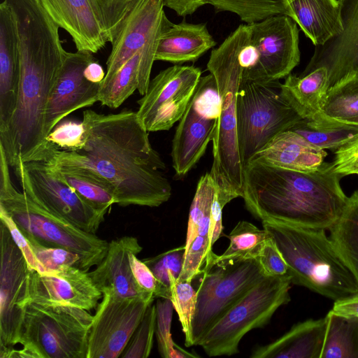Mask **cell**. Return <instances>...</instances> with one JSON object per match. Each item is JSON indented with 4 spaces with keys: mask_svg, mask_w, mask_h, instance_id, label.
<instances>
[{
    "mask_svg": "<svg viewBox=\"0 0 358 358\" xmlns=\"http://www.w3.org/2000/svg\"><path fill=\"white\" fill-rule=\"evenodd\" d=\"M20 79L16 21L12 9L3 0L0 4V134L7 130L15 113Z\"/></svg>",
    "mask_w": 358,
    "mask_h": 358,
    "instance_id": "19",
    "label": "cell"
},
{
    "mask_svg": "<svg viewBox=\"0 0 358 358\" xmlns=\"http://www.w3.org/2000/svg\"><path fill=\"white\" fill-rule=\"evenodd\" d=\"M163 0H136L122 21L106 62L103 85L135 54L141 52L138 91L144 95L160 36L169 21Z\"/></svg>",
    "mask_w": 358,
    "mask_h": 358,
    "instance_id": "10",
    "label": "cell"
},
{
    "mask_svg": "<svg viewBox=\"0 0 358 358\" xmlns=\"http://www.w3.org/2000/svg\"><path fill=\"white\" fill-rule=\"evenodd\" d=\"M90 329L87 358L120 357L154 296L122 298L103 292Z\"/></svg>",
    "mask_w": 358,
    "mask_h": 358,
    "instance_id": "13",
    "label": "cell"
},
{
    "mask_svg": "<svg viewBox=\"0 0 358 358\" xmlns=\"http://www.w3.org/2000/svg\"><path fill=\"white\" fill-rule=\"evenodd\" d=\"M329 231L331 239L358 282V191L348 197L341 215Z\"/></svg>",
    "mask_w": 358,
    "mask_h": 358,
    "instance_id": "30",
    "label": "cell"
},
{
    "mask_svg": "<svg viewBox=\"0 0 358 358\" xmlns=\"http://www.w3.org/2000/svg\"><path fill=\"white\" fill-rule=\"evenodd\" d=\"M328 90V71L323 66L303 76L290 73L282 83V93L287 100L299 115L307 120L320 118Z\"/></svg>",
    "mask_w": 358,
    "mask_h": 358,
    "instance_id": "27",
    "label": "cell"
},
{
    "mask_svg": "<svg viewBox=\"0 0 358 358\" xmlns=\"http://www.w3.org/2000/svg\"><path fill=\"white\" fill-rule=\"evenodd\" d=\"M105 76L103 67L95 59L89 63L84 71L85 78L93 83L101 84Z\"/></svg>",
    "mask_w": 358,
    "mask_h": 358,
    "instance_id": "51",
    "label": "cell"
},
{
    "mask_svg": "<svg viewBox=\"0 0 358 358\" xmlns=\"http://www.w3.org/2000/svg\"><path fill=\"white\" fill-rule=\"evenodd\" d=\"M141 56V52L135 54L108 82L101 85L99 101L101 105L117 108L138 90Z\"/></svg>",
    "mask_w": 358,
    "mask_h": 358,
    "instance_id": "34",
    "label": "cell"
},
{
    "mask_svg": "<svg viewBox=\"0 0 358 358\" xmlns=\"http://www.w3.org/2000/svg\"><path fill=\"white\" fill-rule=\"evenodd\" d=\"M331 310L338 315L358 318V292L335 301Z\"/></svg>",
    "mask_w": 358,
    "mask_h": 358,
    "instance_id": "50",
    "label": "cell"
},
{
    "mask_svg": "<svg viewBox=\"0 0 358 358\" xmlns=\"http://www.w3.org/2000/svg\"><path fill=\"white\" fill-rule=\"evenodd\" d=\"M85 142L77 151L60 150L47 141L37 160L50 167L89 168L113 187L115 204L158 207L171 196L162 171L166 165L152 147L136 111L83 112Z\"/></svg>",
    "mask_w": 358,
    "mask_h": 358,
    "instance_id": "1",
    "label": "cell"
},
{
    "mask_svg": "<svg viewBox=\"0 0 358 358\" xmlns=\"http://www.w3.org/2000/svg\"><path fill=\"white\" fill-rule=\"evenodd\" d=\"M217 120L199 113L190 101L172 141L171 155L178 176L186 175L205 154L213 141Z\"/></svg>",
    "mask_w": 358,
    "mask_h": 358,
    "instance_id": "22",
    "label": "cell"
},
{
    "mask_svg": "<svg viewBox=\"0 0 358 358\" xmlns=\"http://www.w3.org/2000/svg\"><path fill=\"white\" fill-rule=\"evenodd\" d=\"M224 207V206L220 202L217 197L216 189L210 216L209 237L211 248L222 234V209Z\"/></svg>",
    "mask_w": 358,
    "mask_h": 358,
    "instance_id": "48",
    "label": "cell"
},
{
    "mask_svg": "<svg viewBox=\"0 0 358 358\" xmlns=\"http://www.w3.org/2000/svg\"><path fill=\"white\" fill-rule=\"evenodd\" d=\"M14 169L22 192L36 204L85 231H98L106 213L81 197L45 162L20 161Z\"/></svg>",
    "mask_w": 358,
    "mask_h": 358,
    "instance_id": "11",
    "label": "cell"
},
{
    "mask_svg": "<svg viewBox=\"0 0 358 358\" xmlns=\"http://www.w3.org/2000/svg\"><path fill=\"white\" fill-rule=\"evenodd\" d=\"M215 45L206 24L169 21L160 36L155 60L176 64L194 62Z\"/></svg>",
    "mask_w": 358,
    "mask_h": 358,
    "instance_id": "24",
    "label": "cell"
},
{
    "mask_svg": "<svg viewBox=\"0 0 358 358\" xmlns=\"http://www.w3.org/2000/svg\"><path fill=\"white\" fill-rule=\"evenodd\" d=\"M185 246H180L155 257L143 259V261L150 268L157 280L166 289L170 290L169 275L178 279L182 272Z\"/></svg>",
    "mask_w": 358,
    "mask_h": 358,
    "instance_id": "40",
    "label": "cell"
},
{
    "mask_svg": "<svg viewBox=\"0 0 358 358\" xmlns=\"http://www.w3.org/2000/svg\"><path fill=\"white\" fill-rule=\"evenodd\" d=\"M320 358H358V318L330 310Z\"/></svg>",
    "mask_w": 358,
    "mask_h": 358,
    "instance_id": "31",
    "label": "cell"
},
{
    "mask_svg": "<svg viewBox=\"0 0 358 358\" xmlns=\"http://www.w3.org/2000/svg\"><path fill=\"white\" fill-rule=\"evenodd\" d=\"M9 164L0 148V208L15 222L28 240L78 254L81 268L88 271L106 255L109 242L56 217L36 204L13 185Z\"/></svg>",
    "mask_w": 358,
    "mask_h": 358,
    "instance_id": "5",
    "label": "cell"
},
{
    "mask_svg": "<svg viewBox=\"0 0 358 358\" xmlns=\"http://www.w3.org/2000/svg\"><path fill=\"white\" fill-rule=\"evenodd\" d=\"M216 189V184L210 173H205L199 178L189 209L185 249L196 236L201 221L210 215Z\"/></svg>",
    "mask_w": 358,
    "mask_h": 358,
    "instance_id": "37",
    "label": "cell"
},
{
    "mask_svg": "<svg viewBox=\"0 0 358 358\" xmlns=\"http://www.w3.org/2000/svg\"><path fill=\"white\" fill-rule=\"evenodd\" d=\"M163 2L164 6L182 17L191 15L200 7L208 4V0H163Z\"/></svg>",
    "mask_w": 358,
    "mask_h": 358,
    "instance_id": "49",
    "label": "cell"
},
{
    "mask_svg": "<svg viewBox=\"0 0 358 358\" xmlns=\"http://www.w3.org/2000/svg\"><path fill=\"white\" fill-rule=\"evenodd\" d=\"M0 358H8L20 343L29 268L26 259L1 221Z\"/></svg>",
    "mask_w": 358,
    "mask_h": 358,
    "instance_id": "15",
    "label": "cell"
},
{
    "mask_svg": "<svg viewBox=\"0 0 358 358\" xmlns=\"http://www.w3.org/2000/svg\"><path fill=\"white\" fill-rule=\"evenodd\" d=\"M289 130L323 150H336L358 138V124L319 118L302 120Z\"/></svg>",
    "mask_w": 358,
    "mask_h": 358,
    "instance_id": "29",
    "label": "cell"
},
{
    "mask_svg": "<svg viewBox=\"0 0 358 358\" xmlns=\"http://www.w3.org/2000/svg\"><path fill=\"white\" fill-rule=\"evenodd\" d=\"M325 316L293 326L272 343L254 349L251 358H320L325 338Z\"/></svg>",
    "mask_w": 358,
    "mask_h": 358,
    "instance_id": "25",
    "label": "cell"
},
{
    "mask_svg": "<svg viewBox=\"0 0 358 358\" xmlns=\"http://www.w3.org/2000/svg\"><path fill=\"white\" fill-rule=\"evenodd\" d=\"M335 171L341 176L358 174V138L336 150Z\"/></svg>",
    "mask_w": 358,
    "mask_h": 358,
    "instance_id": "47",
    "label": "cell"
},
{
    "mask_svg": "<svg viewBox=\"0 0 358 358\" xmlns=\"http://www.w3.org/2000/svg\"><path fill=\"white\" fill-rule=\"evenodd\" d=\"M237 136L244 168L276 135L303 120L279 80L242 79L236 94Z\"/></svg>",
    "mask_w": 358,
    "mask_h": 358,
    "instance_id": "7",
    "label": "cell"
},
{
    "mask_svg": "<svg viewBox=\"0 0 358 358\" xmlns=\"http://www.w3.org/2000/svg\"><path fill=\"white\" fill-rule=\"evenodd\" d=\"M194 66L175 64L150 80L138 101L137 115L148 131H166L185 113L201 77Z\"/></svg>",
    "mask_w": 358,
    "mask_h": 358,
    "instance_id": "12",
    "label": "cell"
},
{
    "mask_svg": "<svg viewBox=\"0 0 358 358\" xmlns=\"http://www.w3.org/2000/svg\"><path fill=\"white\" fill-rule=\"evenodd\" d=\"M292 1L208 0V2L217 10L235 13L242 21L252 24L273 15H287V6Z\"/></svg>",
    "mask_w": 358,
    "mask_h": 358,
    "instance_id": "35",
    "label": "cell"
},
{
    "mask_svg": "<svg viewBox=\"0 0 358 358\" xmlns=\"http://www.w3.org/2000/svg\"><path fill=\"white\" fill-rule=\"evenodd\" d=\"M86 138L82 122L66 120L59 122L47 136L46 141L60 150L77 151L83 148Z\"/></svg>",
    "mask_w": 358,
    "mask_h": 358,
    "instance_id": "42",
    "label": "cell"
},
{
    "mask_svg": "<svg viewBox=\"0 0 358 358\" xmlns=\"http://www.w3.org/2000/svg\"><path fill=\"white\" fill-rule=\"evenodd\" d=\"M248 24L257 65L242 79L271 80L287 77L300 62L297 24L287 15H277Z\"/></svg>",
    "mask_w": 358,
    "mask_h": 358,
    "instance_id": "14",
    "label": "cell"
},
{
    "mask_svg": "<svg viewBox=\"0 0 358 358\" xmlns=\"http://www.w3.org/2000/svg\"><path fill=\"white\" fill-rule=\"evenodd\" d=\"M170 300L173 308L177 312L182 330L185 334V345L192 346V322L196 306V290L192 285L191 281L178 280L169 274Z\"/></svg>",
    "mask_w": 358,
    "mask_h": 358,
    "instance_id": "36",
    "label": "cell"
},
{
    "mask_svg": "<svg viewBox=\"0 0 358 358\" xmlns=\"http://www.w3.org/2000/svg\"><path fill=\"white\" fill-rule=\"evenodd\" d=\"M28 241L45 272L70 266L81 268V258L78 254L64 248L45 246L35 241Z\"/></svg>",
    "mask_w": 358,
    "mask_h": 358,
    "instance_id": "41",
    "label": "cell"
},
{
    "mask_svg": "<svg viewBox=\"0 0 358 358\" xmlns=\"http://www.w3.org/2000/svg\"><path fill=\"white\" fill-rule=\"evenodd\" d=\"M341 177L333 162H324L311 172L250 162L244 168L242 198L248 211L261 221L329 229L348 199L340 184Z\"/></svg>",
    "mask_w": 358,
    "mask_h": 358,
    "instance_id": "2",
    "label": "cell"
},
{
    "mask_svg": "<svg viewBox=\"0 0 358 358\" xmlns=\"http://www.w3.org/2000/svg\"><path fill=\"white\" fill-rule=\"evenodd\" d=\"M356 117H358V76L329 88L320 115V118L340 122H347Z\"/></svg>",
    "mask_w": 358,
    "mask_h": 358,
    "instance_id": "33",
    "label": "cell"
},
{
    "mask_svg": "<svg viewBox=\"0 0 358 358\" xmlns=\"http://www.w3.org/2000/svg\"><path fill=\"white\" fill-rule=\"evenodd\" d=\"M257 259L266 275H282L287 273V263L270 236Z\"/></svg>",
    "mask_w": 358,
    "mask_h": 358,
    "instance_id": "46",
    "label": "cell"
},
{
    "mask_svg": "<svg viewBox=\"0 0 358 358\" xmlns=\"http://www.w3.org/2000/svg\"><path fill=\"white\" fill-rule=\"evenodd\" d=\"M94 59L90 52H67L46 110L47 136L66 116L99 101L101 84L93 83L84 76L85 69Z\"/></svg>",
    "mask_w": 358,
    "mask_h": 358,
    "instance_id": "17",
    "label": "cell"
},
{
    "mask_svg": "<svg viewBox=\"0 0 358 358\" xmlns=\"http://www.w3.org/2000/svg\"><path fill=\"white\" fill-rule=\"evenodd\" d=\"M156 329V306L147 308L138 327L121 355L123 358H147L150 356Z\"/></svg>",
    "mask_w": 358,
    "mask_h": 358,
    "instance_id": "39",
    "label": "cell"
},
{
    "mask_svg": "<svg viewBox=\"0 0 358 358\" xmlns=\"http://www.w3.org/2000/svg\"><path fill=\"white\" fill-rule=\"evenodd\" d=\"M155 334L158 350L164 358H171L177 345L173 341L171 327L173 306L169 299L159 298L156 304Z\"/></svg>",
    "mask_w": 358,
    "mask_h": 358,
    "instance_id": "43",
    "label": "cell"
},
{
    "mask_svg": "<svg viewBox=\"0 0 358 358\" xmlns=\"http://www.w3.org/2000/svg\"><path fill=\"white\" fill-rule=\"evenodd\" d=\"M227 237L230 241L229 247L221 255H215L210 264L257 259L269 235L264 229L243 220L238 222Z\"/></svg>",
    "mask_w": 358,
    "mask_h": 358,
    "instance_id": "32",
    "label": "cell"
},
{
    "mask_svg": "<svg viewBox=\"0 0 358 358\" xmlns=\"http://www.w3.org/2000/svg\"><path fill=\"white\" fill-rule=\"evenodd\" d=\"M326 156L324 150L311 144L299 134L287 130L276 135L249 163L311 172L321 166Z\"/></svg>",
    "mask_w": 358,
    "mask_h": 358,
    "instance_id": "23",
    "label": "cell"
},
{
    "mask_svg": "<svg viewBox=\"0 0 358 358\" xmlns=\"http://www.w3.org/2000/svg\"><path fill=\"white\" fill-rule=\"evenodd\" d=\"M287 15L315 46L324 45L343 29L338 0H294L287 6Z\"/></svg>",
    "mask_w": 358,
    "mask_h": 358,
    "instance_id": "26",
    "label": "cell"
},
{
    "mask_svg": "<svg viewBox=\"0 0 358 358\" xmlns=\"http://www.w3.org/2000/svg\"><path fill=\"white\" fill-rule=\"evenodd\" d=\"M0 220L7 227L14 242L22 252L29 270H34L40 273L45 272L44 268L36 259L27 237L20 231L13 219L1 208Z\"/></svg>",
    "mask_w": 358,
    "mask_h": 358,
    "instance_id": "45",
    "label": "cell"
},
{
    "mask_svg": "<svg viewBox=\"0 0 358 358\" xmlns=\"http://www.w3.org/2000/svg\"><path fill=\"white\" fill-rule=\"evenodd\" d=\"M250 32L241 24L211 51L207 69L216 82L220 110L213 138V165L209 172L217 186V195L225 206L243 196L244 166L240 155L236 119V94L242 80L241 50Z\"/></svg>",
    "mask_w": 358,
    "mask_h": 358,
    "instance_id": "3",
    "label": "cell"
},
{
    "mask_svg": "<svg viewBox=\"0 0 358 358\" xmlns=\"http://www.w3.org/2000/svg\"><path fill=\"white\" fill-rule=\"evenodd\" d=\"M49 167L99 210L106 214L111 206L115 204L113 186L91 169L76 166Z\"/></svg>",
    "mask_w": 358,
    "mask_h": 358,
    "instance_id": "28",
    "label": "cell"
},
{
    "mask_svg": "<svg viewBox=\"0 0 358 358\" xmlns=\"http://www.w3.org/2000/svg\"><path fill=\"white\" fill-rule=\"evenodd\" d=\"M287 265L292 284L337 301L358 292V282L324 229L262 220Z\"/></svg>",
    "mask_w": 358,
    "mask_h": 358,
    "instance_id": "4",
    "label": "cell"
},
{
    "mask_svg": "<svg viewBox=\"0 0 358 358\" xmlns=\"http://www.w3.org/2000/svg\"><path fill=\"white\" fill-rule=\"evenodd\" d=\"M53 21L71 36L78 52L96 53L108 40L91 0H40Z\"/></svg>",
    "mask_w": 358,
    "mask_h": 358,
    "instance_id": "20",
    "label": "cell"
},
{
    "mask_svg": "<svg viewBox=\"0 0 358 358\" xmlns=\"http://www.w3.org/2000/svg\"><path fill=\"white\" fill-rule=\"evenodd\" d=\"M20 343L10 358H87L93 315L64 305L23 306Z\"/></svg>",
    "mask_w": 358,
    "mask_h": 358,
    "instance_id": "6",
    "label": "cell"
},
{
    "mask_svg": "<svg viewBox=\"0 0 358 358\" xmlns=\"http://www.w3.org/2000/svg\"><path fill=\"white\" fill-rule=\"evenodd\" d=\"M103 293L88 271L75 266L43 273L29 270L21 307L27 303L64 305L86 310L96 309ZM24 310V309H23Z\"/></svg>",
    "mask_w": 358,
    "mask_h": 358,
    "instance_id": "16",
    "label": "cell"
},
{
    "mask_svg": "<svg viewBox=\"0 0 358 358\" xmlns=\"http://www.w3.org/2000/svg\"><path fill=\"white\" fill-rule=\"evenodd\" d=\"M343 31L323 45L316 46L301 76L319 67L328 71L329 88L358 76V0H338Z\"/></svg>",
    "mask_w": 358,
    "mask_h": 358,
    "instance_id": "18",
    "label": "cell"
},
{
    "mask_svg": "<svg viewBox=\"0 0 358 358\" xmlns=\"http://www.w3.org/2000/svg\"><path fill=\"white\" fill-rule=\"evenodd\" d=\"M108 42L113 43L124 17L136 0H91Z\"/></svg>",
    "mask_w": 358,
    "mask_h": 358,
    "instance_id": "38",
    "label": "cell"
},
{
    "mask_svg": "<svg viewBox=\"0 0 358 358\" xmlns=\"http://www.w3.org/2000/svg\"><path fill=\"white\" fill-rule=\"evenodd\" d=\"M291 284L287 273L264 277L207 332L199 345L209 357L238 353L242 338L266 326L275 311L289 303Z\"/></svg>",
    "mask_w": 358,
    "mask_h": 358,
    "instance_id": "8",
    "label": "cell"
},
{
    "mask_svg": "<svg viewBox=\"0 0 358 358\" xmlns=\"http://www.w3.org/2000/svg\"><path fill=\"white\" fill-rule=\"evenodd\" d=\"M346 123H352V124H358V117L352 119V120L347 122Z\"/></svg>",
    "mask_w": 358,
    "mask_h": 358,
    "instance_id": "52",
    "label": "cell"
},
{
    "mask_svg": "<svg viewBox=\"0 0 358 358\" xmlns=\"http://www.w3.org/2000/svg\"><path fill=\"white\" fill-rule=\"evenodd\" d=\"M142 249L138 239L131 236H124L109 242L104 258L94 270L89 272L96 287L101 292L108 290L122 298L154 296L143 294L132 275L129 256L131 253L139 254Z\"/></svg>",
    "mask_w": 358,
    "mask_h": 358,
    "instance_id": "21",
    "label": "cell"
},
{
    "mask_svg": "<svg viewBox=\"0 0 358 358\" xmlns=\"http://www.w3.org/2000/svg\"><path fill=\"white\" fill-rule=\"evenodd\" d=\"M201 274L192 322V345H199L207 332L266 276L258 259L210 264Z\"/></svg>",
    "mask_w": 358,
    "mask_h": 358,
    "instance_id": "9",
    "label": "cell"
},
{
    "mask_svg": "<svg viewBox=\"0 0 358 358\" xmlns=\"http://www.w3.org/2000/svg\"><path fill=\"white\" fill-rule=\"evenodd\" d=\"M137 255L131 253L129 262L132 275L140 290L143 294L152 295L155 298L170 299V290L161 285L147 264L138 259Z\"/></svg>",
    "mask_w": 358,
    "mask_h": 358,
    "instance_id": "44",
    "label": "cell"
}]
</instances>
